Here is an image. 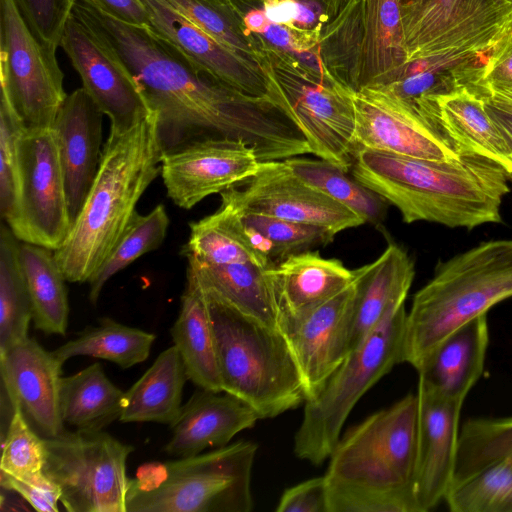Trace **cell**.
<instances>
[{"instance_id": "6da1fadb", "label": "cell", "mask_w": 512, "mask_h": 512, "mask_svg": "<svg viewBox=\"0 0 512 512\" xmlns=\"http://www.w3.org/2000/svg\"><path fill=\"white\" fill-rule=\"evenodd\" d=\"M72 14L134 77L156 115L163 154L218 139L243 141L260 162L311 154L300 129L277 107L215 80L149 25L119 21L82 0Z\"/></svg>"}, {"instance_id": "7a4b0ae2", "label": "cell", "mask_w": 512, "mask_h": 512, "mask_svg": "<svg viewBox=\"0 0 512 512\" xmlns=\"http://www.w3.org/2000/svg\"><path fill=\"white\" fill-rule=\"evenodd\" d=\"M352 176L395 206L405 223L428 221L451 228L501 222L500 206L511 175L473 152L432 160L371 149L354 153Z\"/></svg>"}, {"instance_id": "3957f363", "label": "cell", "mask_w": 512, "mask_h": 512, "mask_svg": "<svg viewBox=\"0 0 512 512\" xmlns=\"http://www.w3.org/2000/svg\"><path fill=\"white\" fill-rule=\"evenodd\" d=\"M417 417L408 394L340 437L324 475L329 512H419Z\"/></svg>"}, {"instance_id": "277c9868", "label": "cell", "mask_w": 512, "mask_h": 512, "mask_svg": "<svg viewBox=\"0 0 512 512\" xmlns=\"http://www.w3.org/2000/svg\"><path fill=\"white\" fill-rule=\"evenodd\" d=\"M156 115L109 134L94 182L63 244L54 250L66 281L88 282L112 252L148 186L161 174Z\"/></svg>"}, {"instance_id": "5b68a950", "label": "cell", "mask_w": 512, "mask_h": 512, "mask_svg": "<svg viewBox=\"0 0 512 512\" xmlns=\"http://www.w3.org/2000/svg\"><path fill=\"white\" fill-rule=\"evenodd\" d=\"M512 296V240L484 242L438 264L406 315L402 362L415 369L451 332Z\"/></svg>"}, {"instance_id": "8992f818", "label": "cell", "mask_w": 512, "mask_h": 512, "mask_svg": "<svg viewBox=\"0 0 512 512\" xmlns=\"http://www.w3.org/2000/svg\"><path fill=\"white\" fill-rule=\"evenodd\" d=\"M257 445L238 441L197 455L142 464L129 478L126 512H249Z\"/></svg>"}, {"instance_id": "52a82bcc", "label": "cell", "mask_w": 512, "mask_h": 512, "mask_svg": "<svg viewBox=\"0 0 512 512\" xmlns=\"http://www.w3.org/2000/svg\"><path fill=\"white\" fill-rule=\"evenodd\" d=\"M206 297L223 392L248 404L260 419L277 417L305 401L298 367L282 332Z\"/></svg>"}, {"instance_id": "ba28073f", "label": "cell", "mask_w": 512, "mask_h": 512, "mask_svg": "<svg viewBox=\"0 0 512 512\" xmlns=\"http://www.w3.org/2000/svg\"><path fill=\"white\" fill-rule=\"evenodd\" d=\"M257 62L272 104L300 129L311 154L348 172L354 159L355 90L259 36Z\"/></svg>"}, {"instance_id": "9c48e42d", "label": "cell", "mask_w": 512, "mask_h": 512, "mask_svg": "<svg viewBox=\"0 0 512 512\" xmlns=\"http://www.w3.org/2000/svg\"><path fill=\"white\" fill-rule=\"evenodd\" d=\"M405 300L392 304L379 323L347 355L314 398L305 401L294 453L314 465L330 457L358 400L402 362Z\"/></svg>"}, {"instance_id": "30bf717a", "label": "cell", "mask_w": 512, "mask_h": 512, "mask_svg": "<svg viewBox=\"0 0 512 512\" xmlns=\"http://www.w3.org/2000/svg\"><path fill=\"white\" fill-rule=\"evenodd\" d=\"M319 54L355 91L398 81L408 67L400 0H345L322 30Z\"/></svg>"}, {"instance_id": "8fae6325", "label": "cell", "mask_w": 512, "mask_h": 512, "mask_svg": "<svg viewBox=\"0 0 512 512\" xmlns=\"http://www.w3.org/2000/svg\"><path fill=\"white\" fill-rule=\"evenodd\" d=\"M43 472L69 512H126V463L134 447L103 430H63L44 437Z\"/></svg>"}, {"instance_id": "7c38bea8", "label": "cell", "mask_w": 512, "mask_h": 512, "mask_svg": "<svg viewBox=\"0 0 512 512\" xmlns=\"http://www.w3.org/2000/svg\"><path fill=\"white\" fill-rule=\"evenodd\" d=\"M407 63L479 59L512 32V2L425 0L401 7Z\"/></svg>"}, {"instance_id": "4fadbf2b", "label": "cell", "mask_w": 512, "mask_h": 512, "mask_svg": "<svg viewBox=\"0 0 512 512\" xmlns=\"http://www.w3.org/2000/svg\"><path fill=\"white\" fill-rule=\"evenodd\" d=\"M56 51L41 43L14 0H0V83L26 129L51 128L67 95Z\"/></svg>"}, {"instance_id": "5bb4252c", "label": "cell", "mask_w": 512, "mask_h": 512, "mask_svg": "<svg viewBox=\"0 0 512 512\" xmlns=\"http://www.w3.org/2000/svg\"><path fill=\"white\" fill-rule=\"evenodd\" d=\"M18 240L58 249L72 223L58 148L51 128L25 129L18 143V192L7 224Z\"/></svg>"}, {"instance_id": "9a60e30c", "label": "cell", "mask_w": 512, "mask_h": 512, "mask_svg": "<svg viewBox=\"0 0 512 512\" xmlns=\"http://www.w3.org/2000/svg\"><path fill=\"white\" fill-rule=\"evenodd\" d=\"M221 194V203L240 211L269 215L317 226L337 234L365 224V220L297 177L284 160L261 162L257 172Z\"/></svg>"}, {"instance_id": "2e32d148", "label": "cell", "mask_w": 512, "mask_h": 512, "mask_svg": "<svg viewBox=\"0 0 512 512\" xmlns=\"http://www.w3.org/2000/svg\"><path fill=\"white\" fill-rule=\"evenodd\" d=\"M60 47L81 77L82 87L109 118V134L126 133L152 114L121 59L73 14Z\"/></svg>"}, {"instance_id": "e0dca14e", "label": "cell", "mask_w": 512, "mask_h": 512, "mask_svg": "<svg viewBox=\"0 0 512 512\" xmlns=\"http://www.w3.org/2000/svg\"><path fill=\"white\" fill-rule=\"evenodd\" d=\"M360 268L355 280L317 307L278 321L301 377L305 401L314 398L351 351Z\"/></svg>"}, {"instance_id": "ac0fdd59", "label": "cell", "mask_w": 512, "mask_h": 512, "mask_svg": "<svg viewBox=\"0 0 512 512\" xmlns=\"http://www.w3.org/2000/svg\"><path fill=\"white\" fill-rule=\"evenodd\" d=\"M354 153L371 149L432 160L460 155L439 139L415 109L388 86L354 91Z\"/></svg>"}, {"instance_id": "d6986e66", "label": "cell", "mask_w": 512, "mask_h": 512, "mask_svg": "<svg viewBox=\"0 0 512 512\" xmlns=\"http://www.w3.org/2000/svg\"><path fill=\"white\" fill-rule=\"evenodd\" d=\"M260 163L243 141L206 140L163 154L161 177L173 203L191 209L212 194L244 183Z\"/></svg>"}, {"instance_id": "ffe728a7", "label": "cell", "mask_w": 512, "mask_h": 512, "mask_svg": "<svg viewBox=\"0 0 512 512\" xmlns=\"http://www.w3.org/2000/svg\"><path fill=\"white\" fill-rule=\"evenodd\" d=\"M62 366L52 351L29 336L0 352L2 392L43 437L64 430L59 405Z\"/></svg>"}, {"instance_id": "44dd1931", "label": "cell", "mask_w": 512, "mask_h": 512, "mask_svg": "<svg viewBox=\"0 0 512 512\" xmlns=\"http://www.w3.org/2000/svg\"><path fill=\"white\" fill-rule=\"evenodd\" d=\"M142 2L149 15V26L202 71L244 95L271 103L266 78L257 63L216 41L167 1Z\"/></svg>"}, {"instance_id": "7402d4cb", "label": "cell", "mask_w": 512, "mask_h": 512, "mask_svg": "<svg viewBox=\"0 0 512 512\" xmlns=\"http://www.w3.org/2000/svg\"><path fill=\"white\" fill-rule=\"evenodd\" d=\"M415 496L419 512L445 498L453 481L463 401L417 391Z\"/></svg>"}, {"instance_id": "603a6c76", "label": "cell", "mask_w": 512, "mask_h": 512, "mask_svg": "<svg viewBox=\"0 0 512 512\" xmlns=\"http://www.w3.org/2000/svg\"><path fill=\"white\" fill-rule=\"evenodd\" d=\"M104 113L81 87L68 94L51 127L64 177L71 223L97 175Z\"/></svg>"}, {"instance_id": "cb8c5ba5", "label": "cell", "mask_w": 512, "mask_h": 512, "mask_svg": "<svg viewBox=\"0 0 512 512\" xmlns=\"http://www.w3.org/2000/svg\"><path fill=\"white\" fill-rule=\"evenodd\" d=\"M258 419L256 411L239 398L199 388L170 426L172 436L163 450L179 458L222 447L242 430L252 428Z\"/></svg>"}, {"instance_id": "d4e9b609", "label": "cell", "mask_w": 512, "mask_h": 512, "mask_svg": "<svg viewBox=\"0 0 512 512\" xmlns=\"http://www.w3.org/2000/svg\"><path fill=\"white\" fill-rule=\"evenodd\" d=\"M486 314L446 336L418 365V389L463 401L481 377L488 346Z\"/></svg>"}, {"instance_id": "484cf974", "label": "cell", "mask_w": 512, "mask_h": 512, "mask_svg": "<svg viewBox=\"0 0 512 512\" xmlns=\"http://www.w3.org/2000/svg\"><path fill=\"white\" fill-rule=\"evenodd\" d=\"M274 289L278 321L299 316L329 300L349 284L357 269L318 252L294 254L268 268Z\"/></svg>"}, {"instance_id": "4316f807", "label": "cell", "mask_w": 512, "mask_h": 512, "mask_svg": "<svg viewBox=\"0 0 512 512\" xmlns=\"http://www.w3.org/2000/svg\"><path fill=\"white\" fill-rule=\"evenodd\" d=\"M170 332L188 380L201 389L223 392L208 300L189 267L179 315Z\"/></svg>"}, {"instance_id": "83f0119b", "label": "cell", "mask_w": 512, "mask_h": 512, "mask_svg": "<svg viewBox=\"0 0 512 512\" xmlns=\"http://www.w3.org/2000/svg\"><path fill=\"white\" fill-rule=\"evenodd\" d=\"M414 262L397 244H389L372 263L360 267L351 332V350L379 323L387 309L406 299Z\"/></svg>"}, {"instance_id": "f1b7e54d", "label": "cell", "mask_w": 512, "mask_h": 512, "mask_svg": "<svg viewBox=\"0 0 512 512\" xmlns=\"http://www.w3.org/2000/svg\"><path fill=\"white\" fill-rule=\"evenodd\" d=\"M188 259L204 293L243 314L278 328V311L268 268L251 263L215 265Z\"/></svg>"}, {"instance_id": "f546056e", "label": "cell", "mask_w": 512, "mask_h": 512, "mask_svg": "<svg viewBox=\"0 0 512 512\" xmlns=\"http://www.w3.org/2000/svg\"><path fill=\"white\" fill-rule=\"evenodd\" d=\"M188 380L175 345L161 352L151 367L124 392L119 420L172 425L182 405V391Z\"/></svg>"}, {"instance_id": "4dcf8cb0", "label": "cell", "mask_w": 512, "mask_h": 512, "mask_svg": "<svg viewBox=\"0 0 512 512\" xmlns=\"http://www.w3.org/2000/svg\"><path fill=\"white\" fill-rule=\"evenodd\" d=\"M435 98L442 126L458 150L489 158L512 176V153L480 95L466 87Z\"/></svg>"}, {"instance_id": "1f68e13d", "label": "cell", "mask_w": 512, "mask_h": 512, "mask_svg": "<svg viewBox=\"0 0 512 512\" xmlns=\"http://www.w3.org/2000/svg\"><path fill=\"white\" fill-rule=\"evenodd\" d=\"M189 226L190 235L181 250L187 258L215 265L251 263L262 268L274 267L229 205L221 203L215 213Z\"/></svg>"}, {"instance_id": "d6a6232c", "label": "cell", "mask_w": 512, "mask_h": 512, "mask_svg": "<svg viewBox=\"0 0 512 512\" xmlns=\"http://www.w3.org/2000/svg\"><path fill=\"white\" fill-rule=\"evenodd\" d=\"M124 391L110 381L95 362L61 378L59 405L64 424L77 430L98 431L119 420Z\"/></svg>"}, {"instance_id": "836d02e7", "label": "cell", "mask_w": 512, "mask_h": 512, "mask_svg": "<svg viewBox=\"0 0 512 512\" xmlns=\"http://www.w3.org/2000/svg\"><path fill=\"white\" fill-rule=\"evenodd\" d=\"M19 257L30 295L33 323L45 334L65 335L69 304L65 277L54 251L22 242Z\"/></svg>"}, {"instance_id": "e575fe53", "label": "cell", "mask_w": 512, "mask_h": 512, "mask_svg": "<svg viewBox=\"0 0 512 512\" xmlns=\"http://www.w3.org/2000/svg\"><path fill=\"white\" fill-rule=\"evenodd\" d=\"M155 338L153 333L103 317L52 353L63 364L71 357L90 356L126 369L149 357Z\"/></svg>"}, {"instance_id": "d590c367", "label": "cell", "mask_w": 512, "mask_h": 512, "mask_svg": "<svg viewBox=\"0 0 512 512\" xmlns=\"http://www.w3.org/2000/svg\"><path fill=\"white\" fill-rule=\"evenodd\" d=\"M17 237L0 230V352L28 337L32 305L19 257Z\"/></svg>"}, {"instance_id": "8d00e7d4", "label": "cell", "mask_w": 512, "mask_h": 512, "mask_svg": "<svg viewBox=\"0 0 512 512\" xmlns=\"http://www.w3.org/2000/svg\"><path fill=\"white\" fill-rule=\"evenodd\" d=\"M284 162L297 177L354 211L366 223L377 224L383 220L385 201L341 168L303 155L284 159Z\"/></svg>"}, {"instance_id": "74e56055", "label": "cell", "mask_w": 512, "mask_h": 512, "mask_svg": "<svg viewBox=\"0 0 512 512\" xmlns=\"http://www.w3.org/2000/svg\"><path fill=\"white\" fill-rule=\"evenodd\" d=\"M168 226L169 217L162 204L154 207L146 215H141L137 211L133 214L112 252L88 281L89 300L93 305L97 304L104 285L111 277L140 256L161 246Z\"/></svg>"}, {"instance_id": "f35d334b", "label": "cell", "mask_w": 512, "mask_h": 512, "mask_svg": "<svg viewBox=\"0 0 512 512\" xmlns=\"http://www.w3.org/2000/svg\"><path fill=\"white\" fill-rule=\"evenodd\" d=\"M232 208L274 266L294 254L326 246L335 237L332 232L317 226Z\"/></svg>"}, {"instance_id": "ab89813d", "label": "cell", "mask_w": 512, "mask_h": 512, "mask_svg": "<svg viewBox=\"0 0 512 512\" xmlns=\"http://www.w3.org/2000/svg\"><path fill=\"white\" fill-rule=\"evenodd\" d=\"M165 1L216 41L258 64V36L245 31L241 7L233 0Z\"/></svg>"}, {"instance_id": "60d3db41", "label": "cell", "mask_w": 512, "mask_h": 512, "mask_svg": "<svg viewBox=\"0 0 512 512\" xmlns=\"http://www.w3.org/2000/svg\"><path fill=\"white\" fill-rule=\"evenodd\" d=\"M512 455V417L471 419L459 433L452 485Z\"/></svg>"}, {"instance_id": "b9f144b4", "label": "cell", "mask_w": 512, "mask_h": 512, "mask_svg": "<svg viewBox=\"0 0 512 512\" xmlns=\"http://www.w3.org/2000/svg\"><path fill=\"white\" fill-rule=\"evenodd\" d=\"M444 500L453 512H512V455L451 486Z\"/></svg>"}, {"instance_id": "7bdbcfd3", "label": "cell", "mask_w": 512, "mask_h": 512, "mask_svg": "<svg viewBox=\"0 0 512 512\" xmlns=\"http://www.w3.org/2000/svg\"><path fill=\"white\" fill-rule=\"evenodd\" d=\"M2 435L0 472L26 477L43 471L46 459L44 437L36 432L18 406Z\"/></svg>"}, {"instance_id": "ee69618b", "label": "cell", "mask_w": 512, "mask_h": 512, "mask_svg": "<svg viewBox=\"0 0 512 512\" xmlns=\"http://www.w3.org/2000/svg\"><path fill=\"white\" fill-rule=\"evenodd\" d=\"M26 127L7 95L0 103V212L8 224L14 216L18 192V143Z\"/></svg>"}, {"instance_id": "f6af8a7d", "label": "cell", "mask_w": 512, "mask_h": 512, "mask_svg": "<svg viewBox=\"0 0 512 512\" xmlns=\"http://www.w3.org/2000/svg\"><path fill=\"white\" fill-rule=\"evenodd\" d=\"M36 38L57 52L77 0H14Z\"/></svg>"}, {"instance_id": "bcb514c9", "label": "cell", "mask_w": 512, "mask_h": 512, "mask_svg": "<svg viewBox=\"0 0 512 512\" xmlns=\"http://www.w3.org/2000/svg\"><path fill=\"white\" fill-rule=\"evenodd\" d=\"M0 485L20 495L36 511H59L60 488L43 471L26 477L0 472Z\"/></svg>"}, {"instance_id": "7dc6e473", "label": "cell", "mask_w": 512, "mask_h": 512, "mask_svg": "<svg viewBox=\"0 0 512 512\" xmlns=\"http://www.w3.org/2000/svg\"><path fill=\"white\" fill-rule=\"evenodd\" d=\"M276 511L329 512L325 477H315L285 490Z\"/></svg>"}, {"instance_id": "c3c4849f", "label": "cell", "mask_w": 512, "mask_h": 512, "mask_svg": "<svg viewBox=\"0 0 512 512\" xmlns=\"http://www.w3.org/2000/svg\"><path fill=\"white\" fill-rule=\"evenodd\" d=\"M482 80L490 88L512 87V32L488 54L483 63Z\"/></svg>"}, {"instance_id": "681fc988", "label": "cell", "mask_w": 512, "mask_h": 512, "mask_svg": "<svg viewBox=\"0 0 512 512\" xmlns=\"http://www.w3.org/2000/svg\"><path fill=\"white\" fill-rule=\"evenodd\" d=\"M102 13L133 25H149L142 0H82Z\"/></svg>"}, {"instance_id": "f907efd6", "label": "cell", "mask_w": 512, "mask_h": 512, "mask_svg": "<svg viewBox=\"0 0 512 512\" xmlns=\"http://www.w3.org/2000/svg\"><path fill=\"white\" fill-rule=\"evenodd\" d=\"M480 97L487 114L512 153V100L493 94L486 87Z\"/></svg>"}, {"instance_id": "816d5d0a", "label": "cell", "mask_w": 512, "mask_h": 512, "mask_svg": "<svg viewBox=\"0 0 512 512\" xmlns=\"http://www.w3.org/2000/svg\"><path fill=\"white\" fill-rule=\"evenodd\" d=\"M267 19L293 27L299 14V0H258Z\"/></svg>"}, {"instance_id": "f5cc1de1", "label": "cell", "mask_w": 512, "mask_h": 512, "mask_svg": "<svg viewBox=\"0 0 512 512\" xmlns=\"http://www.w3.org/2000/svg\"><path fill=\"white\" fill-rule=\"evenodd\" d=\"M268 22L269 20L261 7L252 8L247 11L242 10V23L248 34H259Z\"/></svg>"}, {"instance_id": "db71d44e", "label": "cell", "mask_w": 512, "mask_h": 512, "mask_svg": "<svg viewBox=\"0 0 512 512\" xmlns=\"http://www.w3.org/2000/svg\"><path fill=\"white\" fill-rule=\"evenodd\" d=\"M238 3H248V2H255V1H258V0H234ZM327 5L328 7L330 8V10L333 12V13H337V11L339 10V8L341 7L342 3L345 1V0H323Z\"/></svg>"}, {"instance_id": "11a10c76", "label": "cell", "mask_w": 512, "mask_h": 512, "mask_svg": "<svg viewBox=\"0 0 512 512\" xmlns=\"http://www.w3.org/2000/svg\"><path fill=\"white\" fill-rule=\"evenodd\" d=\"M486 89L493 94H496L498 96L504 97L509 100H512V87H500V88L486 87Z\"/></svg>"}, {"instance_id": "9f6ffc18", "label": "cell", "mask_w": 512, "mask_h": 512, "mask_svg": "<svg viewBox=\"0 0 512 512\" xmlns=\"http://www.w3.org/2000/svg\"><path fill=\"white\" fill-rule=\"evenodd\" d=\"M425 0H400L401 7L422 3Z\"/></svg>"}, {"instance_id": "6f0895ef", "label": "cell", "mask_w": 512, "mask_h": 512, "mask_svg": "<svg viewBox=\"0 0 512 512\" xmlns=\"http://www.w3.org/2000/svg\"><path fill=\"white\" fill-rule=\"evenodd\" d=\"M506 1H508V2H512V0H506Z\"/></svg>"}]
</instances>
